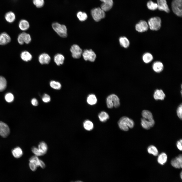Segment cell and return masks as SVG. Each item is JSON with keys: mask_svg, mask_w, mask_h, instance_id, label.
Masks as SVG:
<instances>
[{"mask_svg": "<svg viewBox=\"0 0 182 182\" xmlns=\"http://www.w3.org/2000/svg\"><path fill=\"white\" fill-rule=\"evenodd\" d=\"M119 128L124 131H127L129 128H132L134 127V123L131 119L125 116L121 117L118 122Z\"/></svg>", "mask_w": 182, "mask_h": 182, "instance_id": "obj_1", "label": "cell"}, {"mask_svg": "<svg viewBox=\"0 0 182 182\" xmlns=\"http://www.w3.org/2000/svg\"><path fill=\"white\" fill-rule=\"evenodd\" d=\"M106 101L107 107L109 108L113 107L117 108L120 105L119 99L117 95L114 94L109 95L106 99Z\"/></svg>", "mask_w": 182, "mask_h": 182, "instance_id": "obj_2", "label": "cell"}, {"mask_svg": "<svg viewBox=\"0 0 182 182\" xmlns=\"http://www.w3.org/2000/svg\"><path fill=\"white\" fill-rule=\"evenodd\" d=\"M52 26L53 29L60 36L63 38L67 37V28L65 25L54 22L52 24Z\"/></svg>", "mask_w": 182, "mask_h": 182, "instance_id": "obj_3", "label": "cell"}, {"mask_svg": "<svg viewBox=\"0 0 182 182\" xmlns=\"http://www.w3.org/2000/svg\"><path fill=\"white\" fill-rule=\"evenodd\" d=\"M161 21L160 18L155 17L150 18L148 21V25L150 29L152 30H159L161 26Z\"/></svg>", "mask_w": 182, "mask_h": 182, "instance_id": "obj_4", "label": "cell"}, {"mask_svg": "<svg viewBox=\"0 0 182 182\" xmlns=\"http://www.w3.org/2000/svg\"><path fill=\"white\" fill-rule=\"evenodd\" d=\"M91 13L93 19L96 22L99 21L105 16V12L99 7L93 9L91 11Z\"/></svg>", "mask_w": 182, "mask_h": 182, "instance_id": "obj_5", "label": "cell"}, {"mask_svg": "<svg viewBox=\"0 0 182 182\" xmlns=\"http://www.w3.org/2000/svg\"><path fill=\"white\" fill-rule=\"evenodd\" d=\"M182 0H173L171 7L174 13L177 16L181 17L182 15Z\"/></svg>", "mask_w": 182, "mask_h": 182, "instance_id": "obj_6", "label": "cell"}, {"mask_svg": "<svg viewBox=\"0 0 182 182\" xmlns=\"http://www.w3.org/2000/svg\"><path fill=\"white\" fill-rule=\"evenodd\" d=\"M82 55L84 59L86 61L93 62L96 58L95 53L92 49L84 50L82 53Z\"/></svg>", "mask_w": 182, "mask_h": 182, "instance_id": "obj_7", "label": "cell"}, {"mask_svg": "<svg viewBox=\"0 0 182 182\" xmlns=\"http://www.w3.org/2000/svg\"><path fill=\"white\" fill-rule=\"evenodd\" d=\"M72 57L75 59L79 58L82 54V51L78 45L74 44L72 46L70 49Z\"/></svg>", "mask_w": 182, "mask_h": 182, "instance_id": "obj_8", "label": "cell"}, {"mask_svg": "<svg viewBox=\"0 0 182 182\" xmlns=\"http://www.w3.org/2000/svg\"><path fill=\"white\" fill-rule=\"evenodd\" d=\"M10 132V129L8 125L0 121V135L3 138H6L9 135Z\"/></svg>", "mask_w": 182, "mask_h": 182, "instance_id": "obj_9", "label": "cell"}, {"mask_svg": "<svg viewBox=\"0 0 182 182\" xmlns=\"http://www.w3.org/2000/svg\"><path fill=\"white\" fill-rule=\"evenodd\" d=\"M149 26L147 23L145 21L141 20L135 25L136 30L139 32H143L147 30Z\"/></svg>", "mask_w": 182, "mask_h": 182, "instance_id": "obj_10", "label": "cell"}, {"mask_svg": "<svg viewBox=\"0 0 182 182\" xmlns=\"http://www.w3.org/2000/svg\"><path fill=\"white\" fill-rule=\"evenodd\" d=\"M155 122L154 119L149 120L142 118L141 119V125L144 129L148 130L153 127L155 124Z\"/></svg>", "mask_w": 182, "mask_h": 182, "instance_id": "obj_11", "label": "cell"}, {"mask_svg": "<svg viewBox=\"0 0 182 182\" xmlns=\"http://www.w3.org/2000/svg\"><path fill=\"white\" fill-rule=\"evenodd\" d=\"M158 8L160 11H164L169 13L170 10L167 4L166 0H157Z\"/></svg>", "mask_w": 182, "mask_h": 182, "instance_id": "obj_12", "label": "cell"}, {"mask_svg": "<svg viewBox=\"0 0 182 182\" xmlns=\"http://www.w3.org/2000/svg\"><path fill=\"white\" fill-rule=\"evenodd\" d=\"M172 166L174 168L180 169L182 167V156L180 154L175 158L172 159L171 161Z\"/></svg>", "mask_w": 182, "mask_h": 182, "instance_id": "obj_13", "label": "cell"}, {"mask_svg": "<svg viewBox=\"0 0 182 182\" xmlns=\"http://www.w3.org/2000/svg\"><path fill=\"white\" fill-rule=\"evenodd\" d=\"M10 36L7 33L3 32L0 34V45H6L11 41Z\"/></svg>", "mask_w": 182, "mask_h": 182, "instance_id": "obj_14", "label": "cell"}, {"mask_svg": "<svg viewBox=\"0 0 182 182\" xmlns=\"http://www.w3.org/2000/svg\"><path fill=\"white\" fill-rule=\"evenodd\" d=\"M100 0L103 2L100 8L104 12L108 11L112 8L113 4V0Z\"/></svg>", "mask_w": 182, "mask_h": 182, "instance_id": "obj_15", "label": "cell"}, {"mask_svg": "<svg viewBox=\"0 0 182 182\" xmlns=\"http://www.w3.org/2000/svg\"><path fill=\"white\" fill-rule=\"evenodd\" d=\"M38 60L40 63L42 64H48L50 61L51 57L47 54L43 53L39 56Z\"/></svg>", "mask_w": 182, "mask_h": 182, "instance_id": "obj_16", "label": "cell"}, {"mask_svg": "<svg viewBox=\"0 0 182 182\" xmlns=\"http://www.w3.org/2000/svg\"><path fill=\"white\" fill-rule=\"evenodd\" d=\"M165 96V93L161 89H157L154 92L153 97L156 100H163Z\"/></svg>", "mask_w": 182, "mask_h": 182, "instance_id": "obj_17", "label": "cell"}, {"mask_svg": "<svg viewBox=\"0 0 182 182\" xmlns=\"http://www.w3.org/2000/svg\"><path fill=\"white\" fill-rule=\"evenodd\" d=\"M152 68L154 71L155 72L159 73L163 70L164 66L161 62L159 61H157L153 63Z\"/></svg>", "mask_w": 182, "mask_h": 182, "instance_id": "obj_18", "label": "cell"}, {"mask_svg": "<svg viewBox=\"0 0 182 182\" xmlns=\"http://www.w3.org/2000/svg\"><path fill=\"white\" fill-rule=\"evenodd\" d=\"M65 60V57L62 54L58 53L55 55L54 61L56 64L58 66L63 64Z\"/></svg>", "mask_w": 182, "mask_h": 182, "instance_id": "obj_19", "label": "cell"}, {"mask_svg": "<svg viewBox=\"0 0 182 182\" xmlns=\"http://www.w3.org/2000/svg\"><path fill=\"white\" fill-rule=\"evenodd\" d=\"M12 153L14 157L16 158H20L23 154L22 150L19 147H17L13 149Z\"/></svg>", "mask_w": 182, "mask_h": 182, "instance_id": "obj_20", "label": "cell"}, {"mask_svg": "<svg viewBox=\"0 0 182 182\" xmlns=\"http://www.w3.org/2000/svg\"><path fill=\"white\" fill-rule=\"evenodd\" d=\"M20 56L21 59L25 62L31 60L32 58L31 54L27 51H22L20 54Z\"/></svg>", "mask_w": 182, "mask_h": 182, "instance_id": "obj_21", "label": "cell"}, {"mask_svg": "<svg viewBox=\"0 0 182 182\" xmlns=\"http://www.w3.org/2000/svg\"><path fill=\"white\" fill-rule=\"evenodd\" d=\"M38 149L42 156L46 154L48 150V147L46 143L44 142L41 141L39 143Z\"/></svg>", "mask_w": 182, "mask_h": 182, "instance_id": "obj_22", "label": "cell"}, {"mask_svg": "<svg viewBox=\"0 0 182 182\" xmlns=\"http://www.w3.org/2000/svg\"><path fill=\"white\" fill-rule=\"evenodd\" d=\"M18 26L19 29L21 30L25 31L29 28L30 25L28 22L27 20L22 19L19 21Z\"/></svg>", "mask_w": 182, "mask_h": 182, "instance_id": "obj_23", "label": "cell"}, {"mask_svg": "<svg viewBox=\"0 0 182 182\" xmlns=\"http://www.w3.org/2000/svg\"><path fill=\"white\" fill-rule=\"evenodd\" d=\"M97 99L96 95L93 94H89L87 97V102L89 104L94 105L97 102Z\"/></svg>", "mask_w": 182, "mask_h": 182, "instance_id": "obj_24", "label": "cell"}, {"mask_svg": "<svg viewBox=\"0 0 182 182\" xmlns=\"http://www.w3.org/2000/svg\"><path fill=\"white\" fill-rule=\"evenodd\" d=\"M167 156L166 154L164 152L161 153L158 155L157 161L158 163L161 165H164L167 161Z\"/></svg>", "mask_w": 182, "mask_h": 182, "instance_id": "obj_25", "label": "cell"}, {"mask_svg": "<svg viewBox=\"0 0 182 182\" xmlns=\"http://www.w3.org/2000/svg\"><path fill=\"white\" fill-rule=\"evenodd\" d=\"M5 17L7 21L10 23L14 22L15 19V16L14 13L11 11L5 14Z\"/></svg>", "mask_w": 182, "mask_h": 182, "instance_id": "obj_26", "label": "cell"}, {"mask_svg": "<svg viewBox=\"0 0 182 182\" xmlns=\"http://www.w3.org/2000/svg\"><path fill=\"white\" fill-rule=\"evenodd\" d=\"M98 117L100 121L104 122L106 121L109 119V116L107 113L105 111H103L99 113Z\"/></svg>", "mask_w": 182, "mask_h": 182, "instance_id": "obj_27", "label": "cell"}, {"mask_svg": "<svg viewBox=\"0 0 182 182\" xmlns=\"http://www.w3.org/2000/svg\"><path fill=\"white\" fill-rule=\"evenodd\" d=\"M119 42L120 45L125 48H128L130 44L129 40L125 37H120L119 38Z\"/></svg>", "mask_w": 182, "mask_h": 182, "instance_id": "obj_28", "label": "cell"}, {"mask_svg": "<svg viewBox=\"0 0 182 182\" xmlns=\"http://www.w3.org/2000/svg\"><path fill=\"white\" fill-rule=\"evenodd\" d=\"M83 125L85 129L88 131L92 130L94 128L93 123L89 120H85L83 123Z\"/></svg>", "mask_w": 182, "mask_h": 182, "instance_id": "obj_29", "label": "cell"}, {"mask_svg": "<svg viewBox=\"0 0 182 182\" xmlns=\"http://www.w3.org/2000/svg\"><path fill=\"white\" fill-rule=\"evenodd\" d=\"M153 59L152 55L151 53L147 52L144 54L142 56V59L144 62L148 63L151 62Z\"/></svg>", "mask_w": 182, "mask_h": 182, "instance_id": "obj_30", "label": "cell"}, {"mask_svg": "<svg viewBox=\"0 0 182 182\" xmlns=\"http://www.w3.org/2000/svg\"><path fill=\"white\" fill-rule=\"evenodd\" d=\"M147 151L148 153L155 156H157L158 154L157 149L154 145H151L149 146L147 148Z\"/></svg>", "mask_w": 182, "mask_h": 182, "instance_id": "obj_31", "label": "cell"}, {"mask_svg": "<svg viewBox=\"0 0 182 182\" xmlns=\"http://www.w3.org/2000/svg\"><path fill=\"white\" fill-rule=\"evenodd\" d=\"M142 118L146 119L151 120L153 119L152 113L150 111L147 110H144L142 112Z\"/></svg>", "mask_w": 182, "mask_h": 182, "instance_id": "obj_32", "label": "cell"}, {"mask_svg": "<svg viewBox=\"0 0 182 182\" xmlns=\"http://www.w3.org/2000/svg\"><path fill=\"white\" fill-rule=\"evenodd\" d=\"M147 6L148 9L151 10H155L158 8L157 4L151 0L147 2Z\"/></svg>", "mask_w": 182, "mask_h": 182, "instance_id": "obj_33", "label": "cell"}, {"mask_svg": "<svg viewBox=\"0 0 182 182\" xmlns=\"http://www.w3.org/2000/svg\"><path fill=\"white\" fill-rule=\"evenodd\" d=\"M50 85L52 88L55 90L60 89L61 87V85L60 82L54 80L51 81L50 82Z\"/></svg>", "mask_w": 182, "mask_h": 182, "instance_id": "obj_34", "label": "cell"}, {"mask_svg": "<svg viewBox=\"0 0 182 182\" xmlns=\"http://www.w3.org/2000/svg\"><path fill=\"white\" fill-rule=\"evenodd\" d=\"M7 81L3 77L0 76V92L4 90L7 86Z\"/></svg>", "mask_w": 182, "mask_h": 182, "instance_id": "obj_35", "label": "cell"}, {"mask_svg": "<svg viewBox=\"0 0 182 182\" xmlns=\"http://www.w3.org/2000/svg\"><path fill=\"white\" fill-rule=\"evenodd\" d=\"M77 17L79 20L81 21L85 20L87 18V14L85 12L81 11L78 12L77 14Z\"/></svg>", "mask_w": 182, "mask_h": 182, "instance_id": "obj_36", "label": "cell"}, {"mask_svg": "<svg viewBox=\"0 0 182 182\" xmlns=\"http://www.w3.org/2000/svg\"><path fill=\"white\" fill-rule=\"evenodd\" d=\"M40 160L39 159L37 156L34 155L30 157L29 159V162L35 164L38 167L40 166Z\"/></svg>", "mask_w": 182, "mask_h": 182, "instance_id": "obj_37", "label": "cell"}, {"mask_svg": "<svg viewBox=\"0 0 182 182\" xmlns=\"http://www.w3.org/2000/svg\"><path fill=\"white\" fill-rule=\"evenodd\" d=\"M33 4L38 8L42 7L44 5V0H33Z\"/></svg>", "mask_w": 182, "mask_h": 182, "instance_id": "obj_38", "label": "cell"}, {"mask_svg": "<svg viewBox=\"0 0 182 182\" xmlns=\"http://www.w3.org/2000/svg\"><path fill=\"white\" fill-rule=\"evenodd\" d=\"M26 33L25 32H22L19 34L18 36L17 41L20 45H22L24 43V37Z\"/></svg>", "mask_w": 182, "mask_h": 182, "instance_id": "obj_39", "label": "cell"}, {"mask_svg": "<svg viewBox=\"0 0 182 182\" xmlns=\"http://www.w3.org/2000/svg\"><path fill=\"white\" fill-rule=\"evenodd\" d=\"M5 99L7 102H11L13 101L14 99V96L11 93H8L5 95Z\"/></svg>", "mask_w": 182, "mask_h": 182, "instance_id": "obj_40", "label": "cell"}, {"mask_svg": "<svg viewBox=\"0 0 182 182\" xmlns=\"http://www.w3.org/2000/svg\"><path fill=\"white\" fill-rule=\"evenodd\" d=\"M177 115L179 118L180 119L182 118V105L180 104L177 107L176 110Z\"/></svg>", "mask_w": 182, "mask_h": 182, "instance_id": "obj_41", "label": "cell"}, {"mask_svg": "<svg viewBox=\"0 0 182 182\" xmlns=\"http://www.w3.org/2000/svg\"><path fill=\"white\" fill-rule=\"evenodd\" d=\"M31 40V38L30 35L26 33L24 37V43L28 44L30 42Z\"/></svg>", "mask_w": 182, "mask_h": 182, "instance_id": "obj_42", "label": "cell"}, {"mask_svg": "<svg viewBox=\"0 0 182 182\" xmlns=\"http://www.w3.org/2000/svg\"><path fill=\"white\" fill-rule=\"evenodd\" d=\"M31 151L35 155L37 156H41L42 155L40 152L38 148L35 146L33 147L31 149Z\"/></svg>", "mask_w": 182, "mask_h": 182, "instance_id": "obj_43", "label": "cell"}, {"mask_svg": "<svg viewBox=\"0 0 182 182\" xmlns=\"http://www.w3.org/2000/svg\"><path fill=\"white\" fill-rule=\"evenodd\" d=\"M42 100L43 102L45 103H48L51 100L50 96L47 94H45L43 96Z\"/></svg>", "mask_w": 182, "mask_h": 182, "instance_id": "obj_44", "label": "cell"}, {"mask_svg": "<svg viewBox=\"0 0 182 182\" xmlns=\"http://www.w3.org/2000/svg\"><path fill=\"white\" fill-rule=\"evenodd\" d=\"M29 166L31 170L33 171H36L38 167L35 164L31 162L29 163Z\"/></svg>", "mask_w": 182, "mask_h": 182, "instance_id": "obj_45", "label": "cell"}, {"mask_svg": "<svg viewBox=\"0 0 182 182\" xmlns=\"http://www.w3.org/2000/svg\"><path fill=\"white\" fill-rule=\"evenodd\" d=\"M182 140L180 139L179 140L177 141L176 143V146L177 148L180 151H181L182 150Z\"/></svg>", "mask_w": 182, "mask_h": 182, "instance_id": "obj_46", "label": "cell"}, {"mask_svg": "<svg viewBox=\"0 0 182 182\" xmlns=\"http://www.w3.org/2000/svg\"><path fill=\"white\" fill-rule=\"evenodd\" d=\"M31 103L33 106H36L38 105V102L37 100L35 98L32 99L31 100Z\"/></svg>", "mask_w": 182, "mask_h": 182, "instance_id": "obj_47", "label": "cell"}, {"mask_svg": "<svg viewBox=\"0 0 182 182\" xmlns=\"http://www.w3.org/2000/svg\"><path fill=\"white\" fill-rule=\"evenodd\" d=\"M182 172H181L180 173V178L181 179H182Z\"/></svg>", "mask_w": 182, "mask_h": 182, "instance_id": "obj_48", "label": "cell"}, {"mask_svg": "<svg viewBox=\"0 0 182 182\" xmlns=\"http://www.w3.org/2000/svg\"><path fill=\"white\" fill-rule=\"evenodd\" d=\"M82 182L81 181H76L75 182Z\"/></svg>", "mask_w": 182, "mask_h": 182, "instance_id": "obj_49", "label": "cell"}]
</instances>
